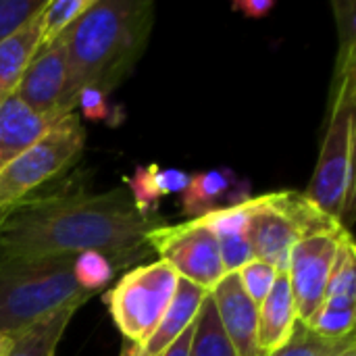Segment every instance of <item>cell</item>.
Masks as SVG:
<instances>
[{"label":"cell","mask_w":356,"mask_h":356,"mask_svg":"<svg viewBox=\"0 0 356 356\" xmlns=\"http://www.w3.org/2000/svg\"><path fill=\"white\" fill-rule=\"evenodd\" d=\"M353 346H356L355 334L348 338L332 340L315 334L302 321H296L290 340L267 356H342Z\"/></svg>","instance_id":"obj_20"},{"label":"cell","mask_w":356,"mask_h":356,"mask_svg":"<svg viewBox=\"0 0 356 356\" xmlns=\"http://www.w3.org/2000/svg\"><path fill=\"white\" fill-rule=\"evenodd\" d=\"M179 275L165 261L138 265L104 294V305L127 342L144 346L159 327Z\"/></svg>","instance_id":"obj_6"},{"label":"cell","mask_w":356,"mask_h":356,"mask_svg":"<svg viewBox=\"0 0 356 356\" xmlns=\"http://www.w3.org/2000/svg\"><path fill=\"white\" fill-rule=\"evenodd\" d=\"M207 296H209V292L204 288L179 277L175 294H173L159 327L154 330L150 340L144 344V350L152 356L163 355L165 348L171 346L196 321L200 305Z\"/></svg>","instance_id":"obj_15"},{"label":"cell","mask_w":356,"mask_h":356,"mask_svg":"<svg viewBox=\"0 0 356 356\" xmlns=\"http://www.w3.org/2000/svg\"><path fill=\"white\" fill-rule=\"evenodd\" d=\"M248 198V181L240 179L232 169L219 167L190 175V181L181 192V211L188 219H200L209 213L236 207Z\"/></svg>","instance_id":"obj_12"},{"label":"cell","mask_w":356,"mask_h":356,"mask_svg":"<svg viewBox=\"0 0 356 356\" xmlns=\"http://www.w3.org/2000/svg\"><path fill=\"white\" fill-rule=\"evenodd\" d=\"M238 277H240V284H242L246 296L259 307L265 300V296L269 294V290L277 277V271L271 265H267L259 259H252L248 265H244L238 271Z\"/></svg>","instance_id":"obj_26"},{"label":"cell","mask_w":356,"mask_h":356,"mask_svg":"<svg viewBox=\"0 0 356 356\" xmlns=\"http://www.w3.org/2000/svg\"><path fill=\"white\" fill-rule=\"evenodd\" d=\"M108 96L102 94L100 90H94V88H86L79 92V98H77V106L81 108L83 117L90 119V121H100V123H111V117H113V111L108 106Z\"/></svg>","instance_id":"obj_29"},{"label":"cell","mask_w":356,"mask_h":356,"mask_svg":"<svg viewBox=\"0 0 356 356\" xmlns=\"http://www.w3.org/2000/svg\"><path fill=\"white\" fill-rule=\"evenodd\" d=\"M356 46L338 48L327 125L319 161L305 196L325 215L344 223L355 202Z\"/></svg>","instance_id":"obj_3"},{"label":"cell","mask_w":356,"mask_h":356,"mask_svg":"<svg viewBox=\"0 0 356 356\" xmlns=\"http://www.w3.org/2000/svg\"><path fill=\"white\" fill-rule=\"evenodd\" d=\"M356 248L348 229L338 238V248L325 290L323 307L330 309H355L356 302Z\"/></svg>","instance_id":"obj_18"},{"label":"cell","mask_w":356,"mask_h":356,"mask_svg":"<svg viewBox=\"0 0 356 356\" xmlns=\"http://www.w3.org/2000/svg\"><path fill=\"white\" fill-rule=\"evenodd\" d=\"M121 356H152L148 355L146 350H144V346H140V344H134V342H123V348H121Z\"/></svg>","instance_id":"obj_32"},{"label":"cell","mask_w":356,"mask_h":356,"mask_svg":"<svg viewBox=\"0 0 356 356\" xmlns=\"http://www.w3.org/2000/svg\"><path fill=\"white\" fill-rule=\"evenodd\" d=\"M148 246L161 257L159 261L173 267L181 280H188L207 292L225 275L215 234L196 219L156 227L148 234Z\"/></svg>","instance_id":"obj_8"},{"label":"cell","mask_w":356,"mask_h":356,"mask_svg":"<svg viewBox=\"0 0 356 356\" xmlns=\"http://www.w3.org/2000/svg\"><path fill=\"white\" fill-rule=\"evenodd\" d=\"M198 223H202L204 227H209L217 240L221 238H232V236H246V227H248V200L229 207V209H221L215 213H209L200 219H196Z\"/></svg>","instance_id":"obj_23"},{"label":"cell","mask_w":356,"mask_h":356,"mask_svg":"<svg viewBox=\"0 0 356 356\" xmlns=\"http://www.w3.org/2000/svg\"><path fill=\"white\" fill-rule=\"evenodd\" d=\"M342 356H356V346H353V348H348V350H346V353H344V355Z\"/></svg>","instance_id":"obj_34"},{"label":"cell","mask_w":356,"mask_h":356,"mask_svg":"<svg viewBox=\"0 0 356 356\" xmlns=\"http://www.w3.org/2000/svg\"><path fill=\"white\" fill-rule=\"evenodd\" d=\"M355 309H330V307H321L317 311V315L305 323L309 325L315 334L323 336V338H348L355 334Z\"/></svg>","instance_id":"obj_25"},{"label":"cell","mask_w":356,"mask_h":356,"mask_svg":"<svg viewBox=\"0 0 356 356\" xmlns=\"http://www.w3.org/2000/svg\"><path fill=\"white\" fill-rule=\"evenodd\" d=\"M165 223L159 215H142L125 186L90 192L65 184L27 196L0 217V254L77 257L92 250L117 267L150 254L148 234Z\"/></svg>","instance_id":"obj_1"},{"label":"cell","mask_w":356,"mask_h":356,"mask_svg":"<svg viewBox=\"0 0 356 356\" xmlns=\"http://www.w3.org/2000/svg\"><path fill=\"white\" fill-rule=\"evenodd\" d=\"M192 334H194V323L171 344L165 348V353L161 356H188L190 355V344H192Z\"/></svg>","instance_id":"obj_31"},{"label":"cell","mask_w":356,"mask_h":356,"mask_svg":"<svg viewBox=\"0 0 356 356\" xmlns=\"http://www.w3.org/2000/svg\"><path fill=\"white\" fill-rule=\"evenodd\" d=\"M50 123L35 115L17 92L0 100V171L40 140Z\"/></svg>","instance_id":"obj_14"},{"label":"cell","mask_w":356,"mask_h":356,"mask_svg":"<svg viewBox=\"0 0 356 356\" xmlns=\"http://www.w3.org/2000/svg\"><path fill=\"white\" fill-rule=\"evenodd\" d=\"M15 92L35 115L46 119L50 125L75 113L67 104L65 33L31 56Z\"/></svg>","instance_id":"obj_10"},{"label":"cell","mask_w":356,"mask_h":356,"mask_svg":"<svg viewBox=\"0 0 356 356\" xmlns=\"http://www.w3.org/2000/svg\"><path fill=\"white\" fill-rule=\"evenodd\" d=\"M346 227L327 234H315L302 238L288 263V280L296 305V317L302 323H309L317 311L323 307L325 290L338 248V238Z\"/></svg>","instance_id":"obj_9"},{"label":"cell","mask_w":356,"mask_h":356,"mask_svg":"<svg viewBox=\"0 0 356 356\" xmlns=\"http://www.w3.org/2000/svg\"><path fill=\"white\" fill-rule=\"evenodd\" d=\"M217 242H219V254H221V263H223L225 273H238L244 265H248L254 259L250 242L246 236L221 238Z\"/></svg>","instance_id":"obj_27"},{"label":"cell","mask_w":356,"mask_h":356,"mask_svg":"<svg viewBox=\"0 0 356 356\" xmlns=\"http://www.w3.org/2000/svg\"><path fill=\"white\" fill-rule=\"evenodd\" d=\"M42 13V10H40ZM40 13L13 38L0 44V100L17 90V83L40 46Z\"/></svg>","instance_id":"obj_16"},{"label":"cell","mask_w":356,"mask_h":356,"mask_svg":"<svg viewBox=\"0 0 356 356\" xmlns=\"http://www.w3.org/2000/svg\"><path fill=\"white\" fill-rule=\"evenodd\" d=\"M188 356H236L213 305L211 294L202 300L194 321V334Z\"/></svg>","instance_id":"obj_19"},{"label":"cell","mask_w":356,"mask_h":356,"mask_svg":"<svg viewBox=\"0 0 356 356\" xmlns=\"http://www.w3.org/2000/svg\"><path fill=\"white\" fill-rule=\"evenodd\" d=\"M232 8L242 13L244 17L261 19V17H265L267 13H271L275 8V2H271V0H238V2L232 4Z\"/></svg>","instance_id":"obj_30"},{"label":"cell","mask_w":356,"mask_h":356,"mask_svg":"<svg viewBox=\"0 0 356 356\" xmlns=\"http://www.w3.org/2000/svg\"><path fill=\"white\" fill-rule=\"evenodd\" d=\"M113 275H115L113 263L100 252H92V250L81 252L73 261V277L77 286L88 294L102 290L113 280Z\"/></svg>","instance_id":"obj_22"},{"label":"cell","mask_w":356,"mask_h":356,"mask_svg":"<svg viewBox=\"0 0 356 356\" xmlns=\"http://www.w3.org/2000/svg\"><path fill=\"white\" fill-rule=\"evenodd\" d=\"M83 146L86 129L77 113L52 123L40 140L0 171V217L69 169Z\"/></svg>","instance_id":"obj_5"},{"label":"cell","mask_w":356,"mask_h":356,"mask_svg":"<svg viewBox=\"0 0 356 356\" xmlns=\"http://www.w3.org/2000/svg\"><path fill=\"white\" fill-rule=\"evenodd\" d=\"M75 257L0 254V334L15 338L71 302H86L73 277Z\"/></svg>","instance_id":"obj_4"},{"label":"cell","mask_w":356,"mask_h":356,"mask_svg":"<svg viewBox=\"0 0 356 356\" xmlns=\"http://www.w3.org/2000/svg\"><path fill=\"white\" fill-rule=\"evenodd\" d=\"M94 0H52L40 13V48H46L56 38H60L90 6Z\"/></svg>","instance_id":"obj_21"},{"label":"cell","mask_w":356,"mask_h":356,"mask_svg":"<svg viewBox=\"0 0 356 356\" xmlns=\"http://www.w3.org/2000/svg\"><path fill=\"white\" fill-rule=\"evenodd\" d=\"M154 25L150 0H94L65 31L67 104L86 88L111 94L142 58Z\"/></svg>","instance_id":"obj_2"},{"label":"cell","mask_w":356,"mask_h":356,"mask_svg":"<svg viewBox=\"0 0 356 356\" xmlns=\"http://www.w3.org/2000/svg\"><path fill=\"white\" fill-rule=\"evenodd\" d=\"M150 169V179L152 186L159 194V198L169 196V194H181L190 181V173L173 169V167H159V165H148Z\"/></svg>","instance_id":"obj_28"},{"label":"cell","mask_w":356,"mask_h":356,"mask_svg":"<svg viewBox=\"0 0 356 356\" xmlns=\"http://www.w3.org/2000/svg\"><path fill=\"white\" fill-rule=\"evenodd\" d=\"M254 259L288 273L294 246L305 238L300 227V194L294 190L269 192L248 198V227Z\"/></svg>","instance_id":"obj_7"},{"label":"cell","mask_w":356,"mask_h":356,"mask_svg":"<svg viewBox=\"0 0 356 356\" xmlns=\"http://www.w3.org/2000/svg\"><path fill=\"white\" fill-rule=\"evenodd\" d=\"M296 321H298L296 305H294L288 273H277L269 294L259 305L257 340H259L261 355H271L273 350L284 346L290 340Z\"/></svg>","instance_id":"obj_13"},{"label":"cell","mask_w":356,"mask_h":356,"mask_svg":"<svg viewBox=\"0 0 356 356\" xmlns=\"http://www.w3.org/2000/svg\"><path fill=\"white\" fill-rule=\"evenodd\" d=\"M10 344H13V338H8V336H2V334H0V356L8 355Z\"/></svg>","instance_id":"obj_33"},{"label":"cell","mask_w":356,"mask_h":356,"mask_svg":"<svg viewBox=\"0 0 356 356\" xmlns=\"http://www.w3.org/2000/svg\"><path fill=\"white\" fill-rule=\"evenodd\" d=\"M209 294L236 356H263L257 340L259 307L246 296L238 273H225Z\"/></svg>","instance_id":"obj_11"},{"label":"cell","mask_w":356,"mask_h":356,"mask_svg":"<svg viewBox=\"0 0 356 356\" xmlns=\"http://www.w3.org/2000/svg\"><path fill=\"white\" fill-rule=\"evenodd\" d=\"M44 6L46 0H0V44L25 27Z\"/></svg>","instance_id":"obj_24"},{"label":"cell","mask_w":356,"mask_h":356,"mask_svg":"<svg viewBox=\"0 0 356 356\" xmlns=\"http://www.w3.org/2000/svg\"><path fill=\"white\" fill-rule=\"evenodd\" d=\"M81 307V302H71L63 309H58L56 313L48 315L46 319H42L40 323L31 325L29 330L21 332L19 336L13 338L10 350L6 356H54L56 355V346L65 334V330L69 327L73 315L77 313V309Z\"/></svg>","instance_id":"obj_17"}]
</instances>
